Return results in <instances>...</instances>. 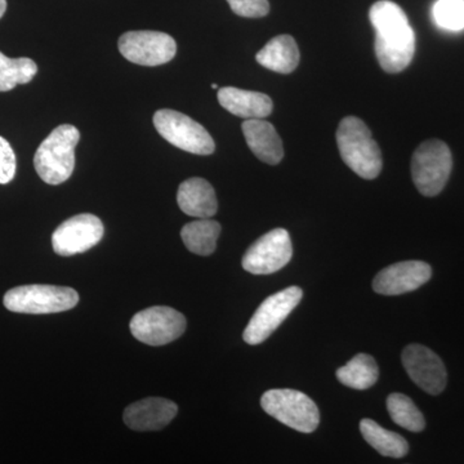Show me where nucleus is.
<instances>
[{
    "label": "nucleus",
    "instance_id": "7ed1b4c3",
    "mask_svg": "<svg viewBox=\"0 0 464 464\" xmlns=\"http://www.w3.org/2000/svg\"><path fill=\"white\" fill-rule=\"evenodd\" d=\"M81 132L72 124L58 125L36 150L34 167L48 185H61L75 168V148Z\"/></svg>",
    "mask_w": 464,
    "mask_h": 464
},
{
    "label": "nucleus",
    "instance_id": "423d86ee",
    "mask_svg": "<svg viewBox=\"0 0 464 464\" xmlns=\"http://www.w3.org/2000/svg\"><path fill=\"white\" fill-rule=\"evenodd\" d=\"M453 168V158L447 143L429 140L415 150L411 159V177L424 197H436L444 190Z\"/></svg>",
    "mask_w": 464,
    "mask_h": 464
},
{
    "label": "nucleus",
    "instance_id": "9d476101",
    "mask_svg": "<svg viewBox=\"0 0 464 464\" xmlns=\"http://www.w3.org/2000/svg\"><path fill=\"white\" fill-rule=\"evenodd\" d=\"M119 51L130 63L159 66L172 61L177 53L176 41L160 32H128L119 38Z\"/></svg>",
    "mask_w": 464,
    "mask_h": 464
},
{
    "label": "nucleus",
    "instance_id": "39448f33",
    "mask_svg": "<svg viewBox=\"0 0 464 464\" xmlns=\"http://www.w3.org/2000/svg\"><path fill=\"white\" fill-rule=\"evenodd\" d=\"M266 413L295 431L311 433L320 423L319 409L306 393L297 390H270L261 398Z\"/></svg>",
    "mask_w": 464,
    "mask_h": 464
},
{
    "label": "nucleus",
    "instance_id": "c85d7f7f",
    "mask_svg": "<svg viewBox=\"0 0 464 464\" xmlns=\"http://www.w3.org/2000/svg\"><path fill=\"white\" fill-rule=\"evenodd\" d=\"M212 88H213V90H217V88H218V85H217V84H212Z\"/></svg>",
    "mask_w": 464,
    "mask_h": 464
},
{
    "label": "nucleus",
    "instance_id": "aec40b11",
    "mask_svg": "<svg viewBox=\"0 0 464 464\" xmlns=\"http://www.w3.org/2000/svg\"><path fill=\"white\" fill-rule=\"evenodd\" d=\"M221 225L209 218H199L185 225L181 237L186 248L195 255L210 256L217 248Z\"/></svg>",
    "mask_w": 464,
    "mask_h": 464
},
{
    "label": "nucleus",
    "instance_id": "412c9836",
    "mask_svg": "<svg viewBox=\"0 0 464 464\" xmlns=\"http://www.w3.org/2000/svg\"><path fill=\"white\" fill-rule=\"evenodd\" d=\"M360 432L365 441L384 457L402 458L408 454L409 445L399 433L387 431L374 420H362L360 422Z\"/></svg>",
    "mask_w": 464,
    "mask_h": 464
},
{
    "label": "nucleus",
    "instance_id": "0eeeda50",
    "mask_svg": "<svg viewBox=\"0 0 464 464\" xmlns=\"http://www.w3.org/2000/svg\"><path fill=\"white\" fill-rule=\"evenodd\" d=\"M155 128L166 141L176 148L195 155H210L215 152L216 143L203 125L190 116L176 110L161 109L155 112Z\"/></svg>",
    "mask_w": 464,
    "mask_h": 464
},
{
    "label": "nucleus",
    "instance_id": "f03ea898",
    "mask_svg": "<svg viewBox=\"0 0 464 464\" xmlns=\"http://www.w3.org/2000/svg\"><path fill=\"white\" fill-rule=\"evenodd\" d=\"M338 150L348 168L364 179L380 176L383 160L378 143L362 119L347 116L337 130Z\"/></svg>",
    "mask_w": 464,
    "mask_h": 464
},
{
    "label": "nucleus",
    "instance_id": "f8f14e48",
    "mask_svg": "<svg viewBox=\"0 0 464 464\" xmlns=\"http://www.w3.org/2000/svg\"><path fill=\"white\" fill-rule=\"evenodd\" d=\"M102 221L99 217L84 213L63 222L52 235L54 253L63 257L79 255L96 246L102 240Z\"/></svg>",
    "mask_w": 464,
    "mask_h": 464
},
{
    "label": "nucleus",
    "instance_id": "bb28decb",
    "mask_svg": "<svg viewBox=\"0 0 464 464\" xmlns=\"http://www.w3.org/2000/svg\"><path fill=\"white\" fill-rule=\"evenodd\" d=\"M16 168V155L11 143L0 136V185H7L14 179Z\"/></svg>",
    "mask_w": 464,
    "mask_h": 464
},
{
    "label": "nucleus",
    "instance_id": "dca6fc26",
    "mask_svg": "<svg viewBox=\"0 0 464 464\" xmlns=\"http://www.w3.org/2000/svg\"><path fill=\"white\" fill-rule=\"evenodd\" d=\"M241 128L249 149L259 160L270 166H276L283 160L282 139L273 124L264 119H248Z\"/></svg>",
    "mask_w": 464,
    "mask_h": 464
},
{
    "label": "nucleus",
    "instance_id": "f257e3e1",
    "mask_svg": "<svg viewBox=\"0 0 464 464\" xmlns=\"http://www.w3.org/2000/svg\"><path fill=\"white\" fill-rule=\"evenodd\" d=\"M375 29V56L382 69L398 74L411 65L415 52V34L401 7L391 0H380L369 11Z\"/></svg>",
    "mask_w": 464,
    "mask_h": 464
},
{
    "label": "nucleus",
    "instance_id": "393cba45",
    "mask_svg": "<svg viewBox=\"0 0 464 464\" xmlns=\"http://www.w3.org/2000/svg\"><path fill=\"white\" fill-rule=\"evenodd\" d=\"M436 25L449 32L464 29V0H438L432 8Z\"/></svg>",
    "mask_w": 464,
    "mask_h": 464
},
{
    "label": "nucleus",
    "instance_id": "f3484780",
    "mask_svg": "<svg viewBox=\"0 0 464 464\" xmlns=\"http://www.w3.org/2000/svg\"><path fill=\"white\" fill-rule=\"evenodd\" d=\"M177 203L185 215L210 218L218 210L215 188L207 179L194 177L179 185Z\"/></svg>",
    "mask_w": 464,
    "mask_h": 464
},
{
    "label": "nucleus",
    "instance_id": "4468645a",
    "mask_svg": "<svg viewBox=\"0 0 464 464\" xmlns=\"http://www.w3.org/2000/svg\"><path fill=\"white\" fill-rule=\"evenodd\" d=\"M432 276L431 266L422 261H405L382 270L373 280L378 295H400L424 285Z\"/></svg>",
    "mask_w": 464,
    "mask_h": 464
},
{
    "label": "nucleus",
    "instance_id": "a211bd4d",
    "mask_svg": "<svg viewBox=\"0 0 464 464\" xmlns=\"http://www.w3.org/2000/svg\"><path fill=\"white\" fill-rule=\"evenodd\" d=\"M218 102L232 115L246 119H265L273 112V100L261 92L225 87L218 91Z\"/></svg>",
    "mask_w": 464,
    "mask_h": 464
},
{
    "label": "nucleus",
    "instance_id": "20e7f679",
    "mask_svg": "<svg viewBox=\"0 0 464 464\" xmlns=\"http://www.w3.org/2000/svg\"><path fill=\"white\" fill-rule=\"evenodd\" d=\"M79 302L75 289L57 285H23L8 290L3 304L12 313L44 315L72 310Z\"/></svg>",
    "mask_w": 464,
    "mask_h": 464
},
{
    "label": "nucleus",
    "instance_id": "6ab92c4d",
    "mask_svg": "<svg viewBox=\"0 0 464 464\" xmlns=\"http://www.w3.org/2000/svg\"><path fill=\"white\" fill-rule=\"evenodd\" d=\"M299 58L301 56L297 43L290 35L275 36L256 56L259 65L279 74H290L295 72Z\"/></svg>",
    "mask_w": 464,
    "mask_h": 464
},
{
    "label": "nucleus",
    "instance_id": "cd10ccee",
    "mask_svg": "<svg viewBox=\"0 0 464 464\" xmlns=\"http://www.w3.org/2000/svg\"><path fill=\"white\" fill-rule=\"evenodd\" d=\"M5 11H7V0H0V18L5 16Z\"/></svg>",
    "mask_w": 464,
    "mask_h": 464
},
{
    "label": "nucleus",
    "instance_id": "a878e982",
    "mask_svg": "<svg viewBox=\"0 0 464 464\" xmlns=\"http://www.w3.org/2000/svg\"><path fill=\"white\" fill-rule=\"evenodd\" d=\"M235 14L246 18H261L270 12L268 0H227Z\"/></svg>",
    "mask_w": 464,
    "mask_h": 464
},
{
    "label": "nucleus",
    "instance_id": "2eb2a0df",
    "mask_svg": "<svg viewBox=\"0 0 464 464\" xmlns=\"http://www.w3.org/2000/svg\"><path fill=\"white\" fill-rule=\"evenodd\" d=\"M179 408L168 399L149 398L130 404L124 411V422L134 431H159L176 417Z\"/></svg>",
    "mask_w": 464,
    "mask_h": 464
},
{
    "label": "nucleus",
    "instance_id": "ddd939ff",
    "mask_svg": "<svg viewBox=\"0 0 464 464\" xmlns=\"http://www.w3.org/2000/svg\"><path fill=\"white\" fill-rule=\"evenodd\" d=\"M402 365L411 380L430 395H440L447 387L444 362L432 350L422 344H409L402 351Z\"/></svg>",
    "mask_w": 464,
    "mask_h": 464
},
{
    "label": "nucleus",
    "instance_id": "9b49d317",
    "mask_svg": "<svg viewBox=\"0 0 464 464\" xmlns=\"http://www.w3.org/2000/svg\"><path fill=\"white\" fill-rule=\"evenodd\" d=\"M293 256L289 232L275 228L259 237L243 257V268L253 275H270L282 270Z\"/></svg>",
    "mask_w": 464,
    "mask_h": 464
},
{
    "label": "nucleus",
    "instance_id": "1a4fd4ad",
    "mask_svg": "<svg viewBox=\"0 0 464 464\" xmlns=\"http://www.w3.org/2000/svg\"><path fill=\"white\" fill-rule=\"evenodd\" d=\"M130 326L136 340L149 346H164L181 337L186 319L172 307L155 306L136 314Z\"/></svg>",
    "mask_w": 464,
    "mask_h": 464
},
{
    "label": "nucleus",
    "instance_id": "5701e85b",
    "mask_svg": "<svg viewBox=\"0 0 464 464\" xmlns=\"http://www.w3.org/2000/svg\"><path fill=\"white\" fill-rule=\"evenodd\" d=\"M38 72L32 58H9L0 52V92H9L18 84H27Z\"/></svg>",
    "mask_w": 464,
    "mask_h": 464
},
{
    "label": "nucleus",
    "instance_id": "b1692460",
    "mask_svg": "<svg viewBox=\"0 0 464 464\" xmlns=\"http://www.w3.org/2000/svg\"><path fill=\"white\" fill-rule=\"evenodd\" d=\"M387 411L393 422L408 431L420 432L426 427L423 414L413 400L402 393H392L387 398Z\"/></svg>",
    "mask_w": 464,
    "mask_h": 464
},
{
    "label": "nucleus",
    "instance_id": "6e6552de",
    "mask_svg": "<svg viewBox=\"0 0 464 464\" xmlns=\"http://www.w3.org/2000/svg\"><path fill=\"white\" fill-rule=\"evenodd\" d=\"M302 297L304 292L299 286H289L266 298L246 325L244 341L250 346H256L267 340L298 306Z\"/></svg>",
    "mask_w": 464,
    "mask_h": 464
},
{
    "label": "nucleus",
    "instance_id": "4be33fe9",
    "mask_svg": "<svg viewBox=\"0 0 464 464\" xmlns=\"http://www.w3.org/2000/svg\"><path fill=\"white\" fill-rule=\"evenodd\" d=\"M380 377V369L371 355L359 353L337 371L338 381L353 390H368Z\"/></svg>",
    "mask_w": 464,
    "mask_h": 464
}]
</instances>
